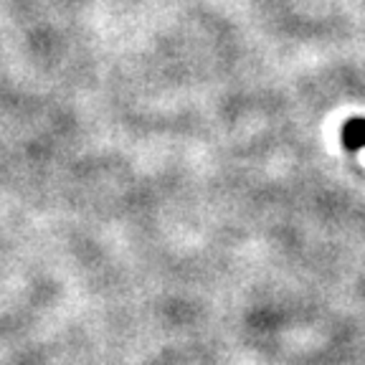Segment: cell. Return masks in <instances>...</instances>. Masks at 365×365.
I'll list each match as a JSON object with an SVG mask.
<instances>
[{
	"mask_svg": "<svg viewBox=\"0 0 365 365\" xmlns=\"http://www.w3.org/2000/svg\"><path fill=\"white\" fill-rule=\"evenodd\" d=\"M342 145L348 150H363L365 148V120L353 117L348 125L342 127Z\"/></svg>",
	"mask_w": 365,
	"mask_h": 365,
	"instance_id": "cell-1",
	"label": "cell"
}]
</instances>
